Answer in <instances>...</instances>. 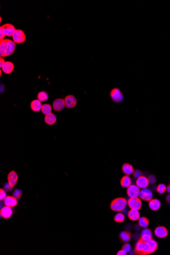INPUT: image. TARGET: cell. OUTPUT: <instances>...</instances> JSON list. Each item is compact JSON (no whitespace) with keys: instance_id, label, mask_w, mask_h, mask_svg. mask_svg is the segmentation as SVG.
Segmentation results:
<instances>
[{"instance_id":"cell-1","label":"cell","mask_w":170,"mask_h":255,"mask_svg":"<svg viewBox=\"0 0 170 255\" xmlns=\"http://www.w3.org/2000/svg\"><path fill=\"white\" fill-rule=\"evenodd\" d=\"M16 43L12 40L4 39L0 40V56L5 57L12 55L15 50Z\"/></svg>"},{"instance_id":"cell-2","label":"cell","mask_w":170,"mask_h":255,"mask_svg":"<svg viewBox=\"0 0 170 255\" xmlns=\"http://www.w3.org/2000/svg\"><path fill=\"white\" fill-rule=\"evenodd\" d=\"M127 201L124 198H118L113 200L111 204V208L113 211H122L126 207Z\"/></svg>"},{"instance_id":"cell-3","label":"cell","mask_w":170,"mask_h":255,"mask_svg":"<svg viewBox=\"0 0 170 255\" xmlns=\"http://www.w3.org/2000/svg\"><path fill=\"white\" fill-rule=\"evenodd\" d=\"M110 96L113 100L116 103H119L124 99V96L122 92L117 88H114L111 90Z\"/></svg>"},{"instance_id":"cell-4","label":"cell","mask_w":170,"mask_h":255,"mask_svg":"<svg viewBox=\"0 0 170 255\" xmlns=\"http://www.w3.org/2000/svg\"><path fill=\"white\" fill-rule=\"evenodd\" d=\"M12 38L13 41L15 43H22L25 41L26 37L24 32H23L22 30L17 29L16 30L15 32H14V34L12 36Z\"/></svg>"},{"instance_id":"cell-5","label":"cell","mask_w":170,"mask_h":255,"mask_svg":"<svg viewBox=\"0 0 170 255\" xmlns=\"http://www.w3.org/2000/svg\"><path fill=\"white\" fill-rule=\"evenodd\" d=\"M0 30H1L6 36L10 37L13 36L16 29L13 25L11 24H7L1 26Z\"/></svg>"},{"instance_id":"cell-6","label":"cell","mask_w":170,"mask_h":255,"mask_svg":"<svg viewBox=\"0 0 170 255\" xmlns=\"http://www.w3.org/2000/svg\"><path fill=\"white\" fill-rule=\"evenodd\" d=\"M140 188L135 184L130 185L127 187V194L130 198L138 197L140 193Z\"/></svg>"},{"instance_id":"cell-7","label":"cell","mask_w":170,"mask_h":255,"mask_svg":"<svg viewBox=\"0 0 170 255\" xmlns=\"http://www.w3.org/2000/svg\"><path fill=\"white\" fill-rule=\"evenodd\" d=\"M128 204L130 208L140 210L142 207V202L138 197L130 198L128 200Z\"/></svg>"},{"instance_id":"cell-8","label":"cell","mask_w":170,"mask_h":255,"mask_svg":"<svg viewBox=\"0 0 170 255\" xmlns=\"http://www.w3.org/2000/svg\"><path fill=\"white\" fill-rule=\"evenodd\" d=\"M140 197L141 199L145 201H150L153 197L152 191L147 188H142L140 193Z\"/></svg>"},{"instance_id":"cell-9","label":"cell","mask_w":170,"mask_h":255,"mask_svg":"<svg viewBox=\"0 0 170 255\" xmlns=\"http://www.w3.org/2000/svg\"><path fill=\"white\" fill-rule=\"evenodd\" d=\"M64 102L65 106L68 109L74 108L77 104L76 98L72 95L67 96L64 99Z\"/></svg>"},{"instance_id":"cell-10","label":"cell","mask_w":170,"mask_h":255,"mask_svg":"<svg viewBox=\"0 0 170 255\" xmlns=\"http://www.w3.org/2000/svg\"><path fill=\"white\" fill-rule=\"evenodd\" d=\"M154 234L158 238H164L168 236V231L166 228L164 226H159L155 229Z\"/></svg>"},{"instance_id":"cell-11","label":"cell","mask_w":170,"mask_h":255,"mask_svg":"<svg viewBox=\"0 0 170 255\" xmlns=\"http://www.w3.org/2000/svg\"><path fill=\"white\" fill-rule=\"evenodd\" d=\"M141 239L144 242H147L152 238V232L151 230L145 228L142 230L141 233Z\"/></svg>"},{"instance_id":"cell-12","label":"cell","mask_w":170,"mask_h":255,"mask_svg":"<svg viewBox=\"0 0 170 255\" xmlns=\"http://www.w3.org/2000/svg\"><path fill=\"white\" fill-rule=\"evenodd\" d=\"M149 184V182L147 178L141 176V177L137 178L136 180V185L138 186L140 188H146Z\"/></svg>"},{"instance_id":"cell-13","label":"cell","mask_w":170,"mask_h":255,"mask_svg":"<svg viewBox=\"0 0 170 255\" xmlns=\"http://www.w3.org/2000/svg\"><path fill=\"white\" fill-rule=\"evenodd\" d=\"M52 106H53L54 110L57 112L61 111L65 106L64 100L62 98H58V99L55 100L54 102H53Z\"/></svg>"},{"instance_id":"cell-14","label":"cell","mask_w":170,"mask_h":255,"mask_svg":"<svg viewBox=\"0 0 170 255\" xmlns=\"http://www.w3.org/2000/svg\"><path fill=\"white\" fill-rule=\"evenodd\" d=\"M7 179H8V183L12 187H13L16 185L17 183L18 180V176L15 172L12 171L10 172L8 174Z\"/></svg>"},{"instance_id":"cell-15","label":"cell","mask_w":170,"mask_h":255,"mask_svg":"<svg viewBox=\"0 0 170 255\" xmlns=\"http://www.w3.org/2000/svg\"><path fill=\"white\" fill-rule=\"evenodd\" d=\"M1 216L4 219H7L10 218L12 214V210L11 207L5 206L3 207L2 208L0 211Z\"/></svg>"},{"instance_id":"cell-16","label":"cell","mask_w":170,"mask_h":255,"mask_svg":"<svg viewBox=\"0 0 170 255\" xmlns=\"http://www.w3.org/2000/svg\"><path fill=\"white\" fill-rule=\"evenodd\" d=\"M17 200L16 198L12 196H7L4 199V204L6 206L13 207L17 205Z\"/></svg>"},{"instance_id":"cell-17","label":"cell","mask_w":170,"mask_h":255,"mask_svg":"<svg viewBox=\"0 0 170 255\" xmlns=\"http://www.w3.org/2000/svg\"><path fill=\"white\" fill-rule=\"evenodd\" d=\"M161 206V203L158 199H151L149 202V207L152 211H157Z\"/></svg>"},{"instance_id":"cell-18","label":"cell","mask_w":170,"mask_h":255,"mask_svg":"<svg viewBox=\"0 0 170 255\" xmlns=\"http://www.w3.org/2000/svg\"><path fill=\"white\" fill-rule=\"evenodd\" d=\"M132 237V233L128 231H122L119 235L120 240L123 242H128L131 240Z\"/></svg>"},{"instance_id":"cell-19","label":"cell","mask_w":170,"mask_h":255,"mask_svg":"<svg viewBox=\"0 0 170 255\" xmlns=\"http://www.w3.org/2000/svg\"><path fill=\"white\" fill-rule=\"evenodd\" d=\"M14 64L12 62L7 61L5 63L4 65L2 66V69L3 71L6 74H10L14 69Z\"/></svg>"},{"instance_id":"cell-20","label":"cell","mask_w":170,"mask_h":255,"mask_svg":"<svg viewBox=\"0 0 170 255\" xmlns=\"http://www.w3.org/2000/svg\"><path fill=\"white\" fill-rule=\"evenodd\" d=\"M128 218L132 221H136L140 219V212L138 210L136 209H131L128 213Z\"/></svg>"},{"instance_id":"cell-21","label":"cell","mask_w":170,"mask_h":255,"mask_svg":"<svg viewBox=\"0 0 170 255\" xmlns=\"http://www.w3.org/2000/svg\"><path fill=\"white\" fill-rule=\"evenodd\" d=\"M42 104L39 100H34L31 103V108L33 112H39L41 110Z\"/></svg>"},{"instance_id":"cell-22","label":"cell","mask_w":170,"mask_h":255,"mask_svg":"<svg viewBox=\"0 0 170 255\" xmlns=\"http://www.w3.org/2000/svg\"><path fill=\"white\" fill-rule=\"evenodd\" d=\"M144 242H145L142 241V239L141 238L139 239L138 241H137V242L135 245V249H134L135 251H136V254L137 255H143Z\"/></svg>"},{"instance_id":"cell-23","label":"cell","mask_w":170,"mask_h":255,"mask_svg":"<svg viewBox=\"0 0 170 255\" xmlns=\"http://www.w3.org/2000/svg\"><path fill=\"white\" fill-rule=\"evenodd\" d=\"M45 122L48 125H53L57 121V118L54 114L50 113V114L45 115L44 118Z\"/></svg>"},{"instance_id":"cell-24","label":"cell","mask_w":170,"mask_h":255,"mask_svg":"<svg viewBox=\"0 0 170 255\" xmlns=\"http://www.w3.org/2000/svg\"><path fill=\"white\" fill-rule=\"evenodd\" d=\"M122 171L126 175H129L134 173V170L132 165L129 163H125L122 166Z\"/></svg>"},{"instance_id":"cell-25","label":"cell","mask_w":170,"mask_h":255,"mask_svg":"<svg viewBox=\"0 0 170 255\" xmlns=\"http://www.w3.org/2000/svg\"><path fill=\"white\" fill-rule=\"evenodd\" d=\"M132 182V180H131L130 177L128 175H125L122 178V179H121L120 183H121V185L122 187H124V188H126V187L127 188L128 186H129L131 185Z\"/></svg>"},{"instance_id":"cell-26","label":"cell","mask_w":170,"mask_h":255,"mask_svg":"<svg viewBox=\"0 0 170 255\" xmlns=\"http://www.w3.org/2000/svg\"><path fill=\"white\" fill-rule=\"evenodd\" d=\"M147 242L148 243V244L150 247L151 254L156 251L158 248V244L154 239L152 238V239H150V240L147 241Z\"/></svg>"},{"instance_id":"cell-27","label":"cell","mask_w":170,"mask_h":255,"mask_svg":"<svg viewBox=\"0 0 170 255\" xmlns=\"http://www.w3.org/2000/svg\"><path fill=\"white\" fill-rule=\"evenodd\" d=\"M48 94L45 91L39 92L37 95V99L41 102H43L48 99Z\"/></svg>"},{"instance_id":"cell-28","label":"cell","mask_w":170,"mask_h":255,"mask_svg":"<svg viewBox=\"0 0 170 255\" xmlns=\"http://www.w3.org/2000/svg\"><path fill=\"white\" fill-rule=\"evenodd\" d=\"M139 224L141 226V227H147L149 224V221L147 217H140L139 219Z\"/></svg>"},{"instance_id":"cell-29","label":"cell","mask_w":170,"mask_h":255,"mask_svg":"<svg viewBox=\"0 0 170 255\" xmlns=\"http://www.w3.org/2000/svg\"><path fill=\"white\" fill-rule=\"evenodd\" d=\"M41 111L43 114L46 115L51 113L52 106L49 104H44L43 105H42Z\"/></svg>"},{"instance_id":"cell-30","label":"cell","mask_w":170,"mask_h":255,"mask_svg":"<svg viewBox=\"0 0 170 255\" xmlns=\"http://www.w3.org/2000/svg\"><path fill=\"white\" fill-rule=\"evenodd\" d=\"M125 219V215L122 213H118L114 217V221L116 223H121Z\"/></svg>"},{"instance_id":"cell-31","label":"cell","mask_w":170,"mask_h":255,"mask_svg":"<svg viewBox=\"0 0 170 255\" xmlns=\"http://www.w3.org/2000/svg\"><path fill=\"white\" fill-rule=\"evenodd\" d=\"M166 186H165L164 184H160L157 186L156 191H157V193L160 194H164L165 193V191H166Z\"/></svg>"},{"instance_id":"cell-32","label":"cell","mask_w":170,"mask_h":255,"mask_svg":"<svg viewBox=\"0 0 170 255\" xmlns=\"http://www.w3.org/2000/svg\"><path fill=\"white\" fill-rule=\"evenodd\" d=\"M13 197L16 198L17 199H18L22 195V191H21L20 189H15L13 193Z\"/></svg>"},{"instance_id":"cell-33","label":"cell","mask_w":170,"mask_h":255,"mask_svg":"<svg viewBox=\"0 0 170 255\" xmlns=\"http://www.w3.org/2000/svg\"><path fill=\"white\" fill-rule=\"evenodd\" d=\"M148 180L149 182V184H153L156 182V178L155 176L153 175H151L149 176L148 178Z\"/></svg>"},{"instance_id":"cell-34","label":"cell","mask_w":170,"mask_h":255,"mask_svg":"<svg viewBox=\"0 0 170 255\" xmlns=\"http://www.w3.org/2000/svg\"><path fill=\"white\" fill-rule=\"evenodd\" d=\"M122 249H123L124 251H126V253H129L131 250V245L129 243H125V244L123 245Z\"/></svg>"},{"instance_id":"cell-35","label":"cell","mask_w":170,"mask_h":255,"mask_svg":"<svg viewBox=\"0 0 170 255\" xmlns=\"http://www.w3.org/2000/svg\"><path fill=\"white\" fill-rule=\"evenodd\" d=\"M6 197V193L4 189L1 188L0 189V200L2 201L5 199Z\"/></svg>"},{"instance_id":"cell-36","label":"cell","mask_w":170,"mask_h":255,"mask_svg":"<svg viewBox=\"0 0 170 255\" xmlns=\"http://www.w3.org/2000/svg\"><path fill=\"white\" fill-rule=\"evenodd\" d=\"M142 175V172L139 170H136V171H134L133 173V176L135 178H138L141 177Z\"/></svg>"},{"instance_id":"cell-37","label":"cell","mask_w":170,"mask_h":255,"mask_svg":"<svg viewBox=\"0 0 170 255\" xmlns=\"http://www.w3.org/2000/svg\"><path fill=\"white\" fill-rule=\"evenodd\" d=\"M12 188L13 187L11 186H10V184L9 183H6L4 185V189L6 190V191H12Z\"/></svg>"},{"instance_id":"cell-38","label":"cell","mask_w":170,"mask_h":255,"mask_svg":"<svg viewBox=\"0 0 170 255\" xmlns=\"http://www.w3.org/2000/svg\"><path fill=\"white\" fill-rule=\"evenodd\" d=\"M132 238L133 239L135 240V241H138L139 239H140V234L139 233H135L134 234V235H132Z\"/></svg>"},{"instance_id":"cell-39","label":"cell","mask_w":170,"mask_h":255,"mask_svg":"<svg viewBox=\"0 0 170 255\" xmlns=\"http://www.w3.org/2000/svg\"><path fill=\"white\" fill-rule=\"evenodd\" d=\"M132 229H133V226H132V225H131L130 223H127L125 227V229L128 231L132 230Z\"/></svg>"},{"instance_id":"cell-40","label":"cell","mask_w":170,"mask_h":255,"mask_svg":"<svg viewBox=\"0 0 170 255\" xmlns=\"http://www.w3.org/2000/svg\"><path fill=\"white\" fill-rule=\"evenodd\" d=\"M129 210H128V208L125 207L124 208V209H123L122 210V213L124 214V215H128V212H129Z\"/></svg>"},{"instance_id":"cell-41","label":"cell","mask_w":170,"mask_h":255,"mask_svg":"<svg viewBox=\"0 0 170 255\" xmlns=\"http://www.w3.org/2000/svg\"><path fill=\"white\" fill-rule=\"evenodd\" d=\"M134 229L136 231H139L141 229V226L139 224L136 223L134 226Z\"/></svg>"},{"instance_id":"cell-42","label":"cell","mask_w":170,"mask_h":255,"mask_svg":"<svg viewBox=\"0 0 170 255\" xmlns=\"http://www.w3.org/2000/svg\"><path fill=\"white\" fill-rule=\"evenodd\" d=\"M127 253H126V251H124L123 249H122V250H120L119 251H118L117 254V255H127L126 254Z\"/></svg>"},{"instance_id":"cell-43","label":"cell","mask_w":170,"mask_h":255,"mask_svg":"<svg viewBox=\"0 0 170 255\" xmlns=\"http://www.w3.org/2000/svg\"><path fill=\"white\" fill-rule=\"evenodd\" d=\"M5 62H6L5 61L4 59L2 58V57H1V58H0V67H2V66L4 65V64H5Z\"/></svg>"},{"instance_id":"cell-44","label":"cell","mask_w":170,"mask_h":255,"mask_svg":"<svg viewBox=\"0 0 170 255\" xmlns=\"http://www.w3.org/2000/svg\"><path fill=\"white\" fill-rule=\"evenodd\" d=\"M0 40H3L4 38H5V36H6L4 33L2 32L1 30H0Z\"/></svg>"},{"instance_id":"cell-45","label":"cell","mask_w":170,"mask_h":255,"mask_svg":"<svg viewBox=\"0 0 170 255\" xmlns=\"http://www.w3.org/2000/svg\"><path fill=\"white\" fill-rule=\"evenodd\" d=\"M166 200L167 202L169 205H170V193L167 195L166 198Z\"/></svg>"},{"instance_id":"cell-46","label":"cell","mask_w":170,"mask_h":255,"mask_svg":"<svg viewBox=\"0 0 170 255\" xmlns=\"http://www.w3.org/2000/svg\"><path fill=\"white\" fill-rule=\"evenodd\" d=\"M157 186L156 185H153L151 186V190H152V191L155 192L157 190Z\"/></svg>"},{"instance_id":"cell-47","label":"cell","mask_w":170,"mask_h":255,"mask_svg":"<svg viewBox=\"0 0 170 255\" xmlns=\"http://www.w3.org/2000/svg\"><path fill=\"white\" fill-rule=\"evenodd\" d=\"M136 254V251H135V250H134V249H132V250H130V251L129 252V255H134Z\"/></svg>"},{"instance_id":"cell-48","label":"cell","mask_w":170,"mask_h":255,"mask_svg":"<svg viewBox=\"0 0 170 255\" xmlns=\"http://www.w3.org/2000/svg\"><path fill=\"white\" fill-rule=\"evenodd\" d=\"M167 192H168V193H170V185H169V186L167 187Z\"/></svg>"},{"instance_id":"cell-49","label":"cell","mask_w":170,"mask_h":255,"mask_svg":"<svg viewBox=\"0 0 170 255\" xmlns=\"http://www.w3.org/2000/svg\"><path fill=\"white\" fill-rule=\"evenodd\" d=\"M0 74H1V76L2 75V70H1V72H0Z\"/></svg>"},{"instance_id":"cell-50","label":"cell","mask_w":170,"mask_h":255,"mask_svg":"<svg viewBox=\"0 0 170 255\" xmlns=\"http://www.w3.org/2000/svg\"><path fill=\"white\" fill-rule=\"evenodd\" d=\"M1 20H2V18L1 17V19H0V22H1Z\"/></svg>"},{"instance_id":"cell-51","label":"cell","mask_w":170,"mask_h":255,"mask_svg":"<svg viewBox=\"0 0 170 255\" xmlns=\"http://www.w3.org/2000/svg\"></svg>"}]
</instances>
